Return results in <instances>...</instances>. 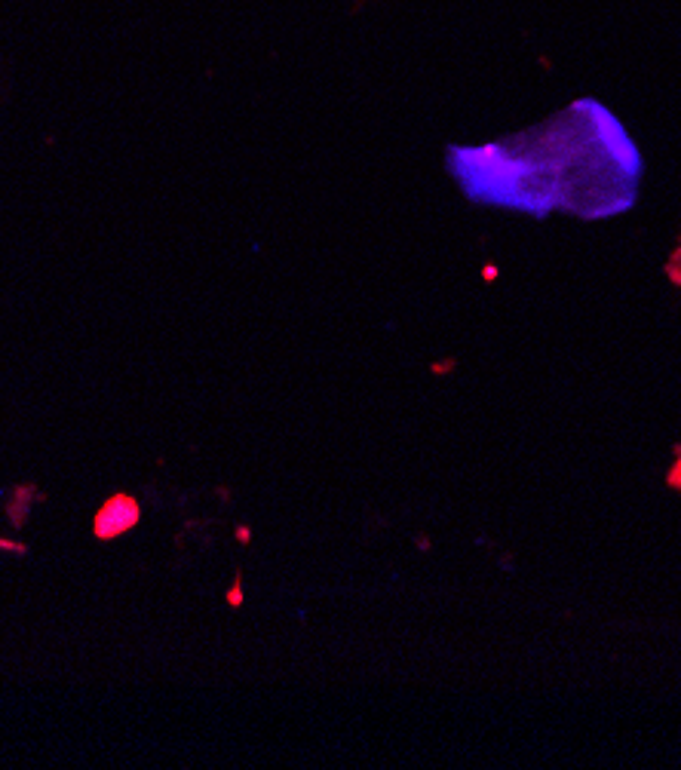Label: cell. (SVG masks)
Listing matches in <instances>:
<instances>
[{"instance_id":"7a4b0ae2","label":"cell","mask_w":681,"mask_h":770,"mask_svg":"<svg viewBox=\"0 0 681 770\" xmlns=\"http://www.w3.org/2000/svg\"><path fill=\"white\" fill-rule=\"evenodd\" d=\"M356 4H366V0H356Z\"/></svg>"},{"instance_id":"6da1fadb","label":"cell","mask_w":681,"mask_h":770,"mask_svg":"<svg viewBox=\"0 0 681 770\" xmlns=\"http://www.w3.org/2000/svg\"><path fill=\"white\" fill-rule=\"evenodd\" d=\"M135 522H139V504H135L132 497H126V494H117V497H111V501L99 510V516H96V534L108 540V537H117V534L129 531Z\"/></svg>"}]
</instances>
